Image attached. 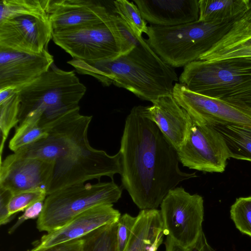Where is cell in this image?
<instances>
[{
    "instance_id": "cell-1",
    "label": "cell",
    "mask_w": 251,
    "mask_h": 251,
    "mask_svg": "<svg viewBox=\"0 0 251 251\" xmlns=\"http://www.w3.org/2000/svg\"><path fill=\"white\" fill-rule=\"evenodd\" d=\"M144 107L134 106L126 119L121 176L123 187L139 208L155 209L171 190L197 176L180 169L176 150L145 116Z\"/></svg>"
},
{
    "instance_id": "cell-2",
    "label": "cell",
    "mask_w": 251,
    "mask_h": 251,
    "mask_svg": "<svg viewBox=\"0 0 251 251\" xmlns=\"http://www.w3.org/2000/svg\"><path fill=\"white\" fill-rule=\"evenodd\" d=\"M79 107L52 120L45 128L47 136L14 152L23 157L37 158L54 163L52 180L47 196L66 187L100 181L102 176L113 180L121 175V155H110L89 144L88 129L92 116L79 113Z\"/></svg>"
},
{
    "instance_id": "cell-3",
    "label": "cell",
    "mask_w": 251,
    "mask_h": 251,
    "mask_svg": "<svg viewBox=\"0 0 251 251\" xmlns=\"http://www.w3.org/2000/svg\"><path fill=\"white\" fill-rule=\"evenodd\" d=\"M79 74L96 78L102 84H113L151 102L173 95L175 82L178 81L174 68L164 61L144 40L130 52L111 59L67 62Z\"/></svg>"
},
{
    "instance_id": "cell-4",
    "label": "cell",
    "mask_w": 251,
    "mask_h": 251,
    "mask_svg": "<svg viewBox=\"0 0 251 251\" xmlns=\"http://www.w3.org/2000/svg\"><path fill=\"white\" fill-rule=\"evenodd\" d=\"M178 81L193 92L251 110V58L195 60Z\"/></svg>"
},
{
    "instance_id": "cell-5",
    "label": "cell",
    "mask_w": 251,
    "mask_h": 251,
    "mask_svg": "<svg viewBox=\"0 0 251 251\" xmlns=\"http://www.w3.org/2000/svg\"><path fill=\"white\" fill-rule=\"evenodd\" d=\"M86 91L74 71L62 70L53 63L37 79L16 90L20 100L19 122L33 116L45 127L52 120L79 107Z\"/></svg>"
},
{
    "instance_id": "cell-6",
    "label": "cell",
    "mask_w": 251,
    "mask_h": 251,
    "mask_svg": "<svg viewBox=\"0 0 251 251\" xmlns=\"http://www.w3.org/2000/svg\"><path fill=\"white\" fill-rule=\"evenodd\" d=\"M239 18L222 22L198 21L173 26L151 25L145 33L146 41L168 65L184 67L209 50Z\"/></svg>"
},
{
    "instance_id": "cell-7",
    "label": "cell",
    "mask_w": 251,
    "mask_h": 251,
    "mask_svg": "<svg viewBox=\"0 0 251 251\" xmlns=\"http://www.w3.org/2000/svg\"><path fill=\"white\" fill-rule=\"evenodd\" d=\"M122 193L114 180L77 184L55 191L46 198L36 227L39 231H52L91 208L117 202Z\"/></svg>"
},
{
    "instance_id": "cell-8",
    "label": "cell",
    "mask_w": 251,
    "mask_h": 251,
    "mask_svg": "<svg viewBox=\"0 0 251 251\" xmlns=\"http://www.w3.org/2000/svg\"><path fill=\"white\" fill-rule=\"evenodd\" d=\"M55 44L73 59L99 61L114 59L122 54V45L113 18L100 23L52 32Z\"/></svg>"
},
{
    "instance_id": "cell-9",
    "label": "cell",
    "mask_w": 251,
    "mask_h": 251,
    "mask_svg": "<svg viewBox=\"0 0 251 251\" xmlns=\"http://www.w3.org/2000/svg\"><path fill=\"white\" fill-rule=\"evenodd\" d=\"M164 235L183 247L194 244L203 232V200L182 187L171 190L160 204Z\"/></svg>"
},
{
    "instance_id": "cell-10",
    "label": "cell",
    "mask_w": 251,
    "mask_h": 251,
    "mask_svg": "<svg viewBox=\"0 0 251 251\" xmlns=\"http://www.w3.org/2000/svg\"><path fill=\"white\" fill-rule=\"evenodd\" d=\"M176 151L183 166L203 172H223L230 158L224 138L214 126L192 118L186 137Z\"/></svg>"
},
{
    "instance_id": "cell-11",
    "label": "cell",
    "mask_w": 251,
    "mask_h": 251,
    "mask_svg": "<svg viewBox=\"0 0 251 251\" xmlns=\"http://www.w3.org/2000/svg\"><path fill=\"white\" fill-rule=\"evenodd\" d=\"M173 96L196 122L251 127L250 110L193 92L180 83L175 84Z\"/></svg>"
},
{
    "instance_id": "cell-12",
    "label": "cell",
    "mask_w": 251,
    "mask_h": 251,
    "mask_svg": "<svg viewBox=\"0 0 251 251\" xmlns=\"http://www.w3.org/2000/svg\"><path fill=\"white\" fill-rule=\"evenodd\" d=\"M52 29L47 14L14 15L0 21V47L39 53L48 50Z\"/></svg>"
},
{
    "instance_id": "cell-13",
    "label": "cell",
    "mask_w": 251,
    "mask_h": 251,
    "mask_svg": "<svg viewBox=\"0 0 251 251\" xmlns=\"http://www.w3.org/2000/svg\"><path fill=\"white\" fill-rule=\"evenodd\" d=\"M54 166L52 161L20 157L13 152L0 160V188L13 194L34 190H44L48 194Z\"/></svg>"
},
{
    "instance_id": "cell-14",
    "label": "cell",
    "mask_w": 251,
    "mask_h": 251,
    "mask_svg": "<svg viewBox=\"0 0 251 251\" xmlns=\"http://www.w3.org/2000/svg\"><path fill=\"white\" fill-rule=\"evenodd\" d=\"M53 63L48 51L31 53L0 47V90H18L46 72Z\"/></svg>"
},
{
    "instance_id": "cell-15",
    "label": "cell",
    "mask_w": 251,
    "mask_h": 251,
    "mask_svg": "<svg viewBox=\"0 0 251 251\" xmlns=\"http://www.w3.org/2000/svg\"><path fill=\"white\" fill-rule=\"evenodd\" d=\"M120 217L113 204L96 206L76 215L60 228L47 232L36 246L48 247L82 238L103 226L117 222Z\"/></svg>"
},
{
    "instance_id": "cell-16",
    "label": "cell",
    "mask_w": 251,
    "mask_h": 251,
    "mask_svg": "<svg viewBox=\"0 0 251 251\" xmlns=\"http://www.w3.org/2000/svg\"><path fill=\"white\" fill-rule=\"evenodd\" d=\"M47 13L54 32L100 23L111 13L93 0H49Z\"/></svg>"
},
{
    "instance_id": "cell-17",
    "label": "cell",
    "mask_w": 251,
    "mask_h": 251,
    "mask_svg": "<svg viewBox=\"0 0 251 251\" xmlns=\"http://www.w3.org/2000/svg\"><path fill=\"white\" fill-rule=\"evenodd\" d=\"M144 106L145 116L153 122L177 150L182 144L191 123V118L173 95L163 96Z\"/></svg>"
},
{
    "instance_id": "cell-18",
    "label": "cell",
    "mask_w": 251,
    "mask_h": 251,
    "mask_svg": "<svg viewBox=\"0 0 251 251\" xmlns=\"http://www.w3.org/2000/svg\"><path fill=\"white\" fill-rule=\"evenodd\" d=\"M142 17L151 25L173 26L199 20L198 0H134Z\"/></svg>"
},
{
    "instance_id": "cell-19",
    "label": "cell",
    "mask_w": 251,
    "mask_h": 251,
    "mask_svg": "<svg viewBox=\"0 0 251 251\" xmlns=\"http://www.w3.org/2000/svg\"><path fill=\"white\" fill-rule=\"evenodd\" d=\"M231 58L251 59V0L248 9L227 33L198 60L213 61Z\"/></svg>"
},
{
    "instance_id": "cell-20",
    "label": "cell",
    "mask_w": 251,
    "mask_h": 251,
    "mask_svg": "<svg viewBox=\"0 0 251 251\" xmlns=\"http://www.w3.org/2000/svg\"><path fill=\"white\" fill-rule=\"evenodd\" d=\"M164 235L160 210H141L124 251H156Z\"/></svg>"
},
{
    "instance_id": "cell-21",
    "label": "cell",
    "mask_w": 251,
    "mask_h": 251,
    "mask_svg": "<svg viewBox=\"0 0 251 251\" xmlns=\"http://www.w3.org/2000/svg\"><path fill=\"white\" fill-rule=\"evenodd\" d=\"M249 0H199L201 22H222L240 17L249 8Z\"/></svg>"
},
{
    "instance_id": "cell-22",
    "label": "cell",
    "mask_w": 251,
    "mask_h": 251,
    "mask_svg": "<svg viewBox=\"0 0 251 251\" xmlns=\"http://www.w3.org/2000/svg\"><path fill=\"white\" fill-rule=\"evenodd\" d=\"M213 126L224 138L230 158L251 162V127L223 125Z\"/></svg>"
},
{
    "instance_id": "cell-23",
    "label": "cell",
    "mask_w": 251,
    "mask_h": 251,
    "mask_svg": "<svg viewBox=\"0 0 251 251\" xmlns=\"http://www.w3.org/2000/svg\"><path fill=\"white\" fill-rule=\"evenodd\" d=\"M47 135V129L40 125L38 118L27 117L16 127L15 133L9 143V148L15 152L25 146L46 137Z\"/></svg>"
},
{
    "instance_id": "cell-24",
    "label": "cell",
    "mask_w": 251,
    "mask_h": 251,
    "mask_svg": "<svg viewBox=\"0 0 251 251\" xmlns=\"http://www.w3.org/2000/svg\"><path fill=\"white\" fill-rule=\"evenodd\" d=\"M118 222L103 226L83 237V251H118Z\"/></svg>"
},
{
    "instance_id": "cell-25",
    "label": "cell",
    "mask_w": 251,
    "mask_h": 251,
    "mask_svg": "<svg viewBox=\"0 0 251 251\" xmlns=\"http://www.w3.org/2000/svg\"><path fill=\"white\" fill-rule=\"evenodd\" d=\"M49 0H1L0 1V21L21 14H47Z\"/></svg>"
},
{
    "instance_id": "cell-26",
    "label": "cell",
    "mask_w": 251,
    "mask_h": 251,
    "mask_svg": "<svg viewBox=\"0 0 251 251\" xmlns=\"http://www.w3.org/2000/svg\"><path fill=\"white\" fill-rule=\"evenodd\" d=\"M114 14L121 18L138 36L146 33L148 26L137 6L127 0L113 1Z\"/></svg>"
},
{
    "instance_id": "cell-27",
    "label": "cell",
    "mask_w": 251,
    "mask_h": 251,
    "mask_svg": "<svg viewBox=\"0 0 251 251\" xmlns=\"http://www.w3.org/2000/svg\"><path fill=\"white\" fill-rule=\"evenodd\" d=\"M20 100L17 92L0 103V128L2 137L1 155L4 142L10 130L19 123Z\"/></svg>"
},
{
    "instance_id": "cell-28",
    "label": "cell",
    "mask_w": 251,
    "mask_h": 251,
    "mask_svg": "<svg viewBox=\"0 0 251 251\" xmlns=\"http://www.w3.org/2000/svg\"><path fill=\"white\" fill-rule=\"evenodd\" d=\"M230 215L236 227L251 237V196L236 199L230 207Z\"/></svg>"
},
{
    "instance_id": "cell-29",
    "label": "cell",
    "mask_w": 251,
    "mask_h": 251,
    "mask_svg": "<svg viewBox=\"0 0 251 251\" xmlns=\"http://www.w3.org/2000/svg\"><path fill=\"white\" fill-rule=\"evenodd\" d=\"M47 196L44 190H34L13 194L8 204V210L11 217L20 211H24L32 204L45 201Z\"/></svg>"
},
{
    "instance_id": "cell-30",
    "label": "cell",
    "mask_w": 251,
    "mask_h": 251,
    "mask_svg": "<svg viewBox=\"0 0 251 251\" xmlns=\"http://www.w3.org/2000/svg\"><path fill=\"white\" fill-rule=\"evenodd\" d=\"M136 217L125 213L118 222L117 241L118 251H124L131 235Z\"/></svg>"
},
{
    "instance_id": "cell-31",
    "label": "cell",
    "mask_w": 251,
    "mask_h": 251,
    "mask_svg": "<svg viewBox=\"0 0 251 251\" xmlns=\"http://www.w3.org/2000/svg\"><path fill=\"white\" fill-rule=\"evenodd\" d=\"M165 251H215L208 243L203 232L198 240L192 245L183 247L166 236L165 242Z\"/></svg>"
},
{
    "instance_id": "cell-32",
    "label": "cell",
    "mask_w": 251,
    "mask_h": 251,
    "mask_svg": "<svg viewBox=\"0 0 251 251\" xmlns=\"http://www.w3.org/2000/svg\"><path fill=\"white\" fill-rule=\"evenodd\" d=\"M44 203V201H39L28 207L24 211L23 214L18 218L15 224L9 228L8 233H13L25 221L38 218L43 211Z\"/></svg>"
},
{
    "instance_id": "cell-33",
    "label": "cell",
    "mask_w": 251,
    "mask_h": 251,
    "mask_svg": "<svg viewBox=\"0 0 251 251\" xmlns=\"http://www.w3.org/2000/svg\"><path fill=\"white\" fill-rule=\"evenodd\" d=\"M83 238L74 240L48 247L35 246L28 251H83Z\"/></svg>"
},
{
    "instance_id": "cell-34",
    "label": "cell",
    "mask_w": 251,
    "mask_h": 251,
    "mask_svg": "<svg viewBox=\"0 0 251 251\" xmlns=\"http://www.w3.org/2000/svg\"><path fill=\"white\" fill-rule=\"evenodd\" d=\"M13 194L9 190L0 188V224L9 222L12 217L9 214L8 204Z\"/></svg>"
},
{
    "instance_id": "cell-35",
    "label": "cell",
    "mask_w": 251,
    "mask_h": 251,
    "mask_svg": "<svg viewBox=\"0 0 251 251\" xmlns=\"http://www.w3.org/2000/svg\"><path fill=\"white\" fill-rule=\"evenodd\" d=\"M16 92V89L13 88H6L0 90V103L12 96Z\"/></svg>"
}]
</instances>
